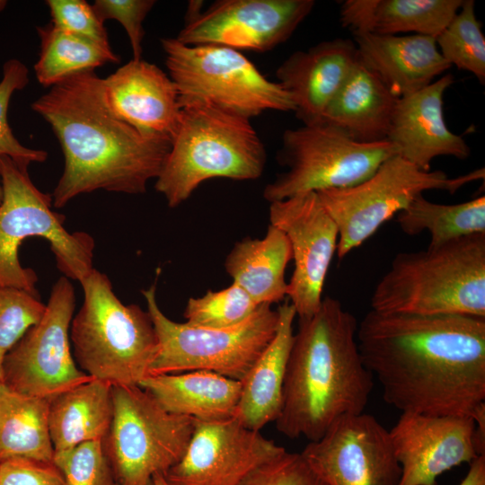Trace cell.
Masks as SVG:
<instances>
[{
    "label": "cell",
    "instance_id": "1",
    "mask_svg": "<svg viewBox=\"0 0 485 485\" xmlns=\"http://www.w3.org/2000/svg\"><path fill=\"white\" fill-rule=\"evenodd\" d=\"M357 341L384 400L401 413L473 418L485 406V318L371 310Z\"/></svg>",
    "mask_w": 485,
    "mask_h": 485
},
{
    "label": "cell",
    "instance_id": "2",
    "mask_svg": "<svg viewBox=\"0 0 485 485\" xmlns=\"http://www.w3.org/2000/svg\"><path fill=\"white\" fill-rule=\"evenodd\" d=\"M31 109L50 125L65 157L64 172L51 194L56 208L98 190L146 192L171 149V139L146 137L113 113L103 79L94 70L51 86Z\"/></svg>",
    "mask_w": 485,
    "mask_h": 485
},
{
    "label": "cell",
    "instance_id": "3",
    "mask_svg": "<svg viewBox=\"0 0 485 485\" xmlns=\"http://www.w3.org/2000/svg\"><path fill=\"white\" fill-rule=\"evenodd\" d=\"M357 330L355 316L330 296L311 317L299 319L275 420L278 432L316 441L339 418L364 411L374 376L360 355Z\"/></svg>",
    "mask_w": 485,
    "mask_h": 485
},
{
    "label": "cell",
    "instance_id": "4",
    "mask_svg": "<svg viewBox=\"0 0 485 485\" xmlns=\"http://www.w3.org/2000/svg\"><path fill=\"white\" fill-rule=\"evenodd\" d=\"M373 311L485 318V234L401 252L377 283Z\"/></svg>",
    "mask_w": 485,
    "mask_h": 485
},
{
    "label": "cell",
    "instance_id": "5",
    "mask_svg": "<svg viewBox=\"0 0 485 485\" xmlns=\"http://www.w3.org/2000/svg\"><path fill=\"white\" fill-rule=\"evenodd\" d=\"M266 160L265 146L250 119L205 102H191L181 107L154 188L170 207H176L207 180L260 178Z\"/></svg>",
    "mask_w": 485,
    "mask_h": 485
},
{
    "label": "cell",
    "instance_id": "6",
    "mask_svg": "<svg viewBox=\"0 0 485 485\" xmlns=\"http://www.w3.org/2000/svg\"><path fill=\"white\" fill-rule=\"evenodd\" d=\"M80 284L84 302L69 331L78 367L112 386L139 385L158 349L148 312L124 304L107 275L95 269Z\"/></svg>",
    "mask_w": 485,
    "mask_h": 485
},
{
    "label": "cell",
    "instance_id": "7",
    "mask_svg": "<svg viewBox=\"0 0 485 485\" xmlns=\"http://www.w3.org/2000/svg\"><path fill=\"white\" fill-rule=\"evenodd\" d=\"M28 166L0 156V287L18 288L40 297L37 274L19 260L22 243L33 236L48 240L57 269L66 278L81 282L93 269L94 240L87 233L65 228V216L52 209L51 194L34 185Z\"/></svg>",
    "mask_w": 485,
    "mask_h": 485
},
{
    "label": "cell",
    "instance_id": "8",
    "mask_svg": "<svg viewBox=\"0 0 485 485\" xmlns=\"http://www.w3.org/2000/svg\"><path fill=\"white\" fill-rule=\"evenodd\" d=\"M141 292L158 341L148 375L203 370L242 382L278 329L271 304L259 305L235 326L206 328L169 319L157 304L155 284Z\"/></svg>",
    "mask_w": 485,
    "mask_h": 485
},
{
    "label": "cell",
    "instance_id": "9",
    "mask_svg": "<svg viewBox=\"0 0 485 485\" xmlns=\"http://www.w3.org/2000/svg\"><path fill=\"white\" fill-rule=\"evenodd\" d=\"M181 107L205 102L251 119L267 110L295 112L291 95L269 80L241 51L218 45H185L161 39Z\"/></svg>",
    "mask_w": 485,
    "mask_h": 485
},
{
    "label": "cell",
    "instance_id": "10",
    "mask_svg": "<svg viewBox=\"0 0 485 485\" xmlns=\"http://www.w3.org/2000/svg\"><path fill=\"white\" fill-rule=\"evenodd\" d=\"M113 418L101 441L117 485H154L183 457L195 419L170 413L139 385L112 386Z\"/></svg>",
    "mask_w": 485,
    "mask_h": 485
},
{
    "label": "cell",
    "instance_id": "11",
    "mask_svg": "<svg viewBox=\"0 0 485 485\" xmlns=\"http://www.w3.org/2000/svg\"><path fill=\"white\" fill-rule=\"evenodd\" d=\"M394 154L387 139L358 142L324 120L287 129L278 154L287 171L265 187L263 196L270 203L304 192L349 188Z\"/></svg>",
    "mask_w": 485,
    "mask_h": 485
},
{
    "label": "cell",
    "instance_id": "12",
    "mask_svg": "<svg viewBox=\"0 0 485 485\" xmlns=\"http://www.w3.org/2000/svg\"><path fill=\"white\" fill-rule=\"evenodd\" d=\"M484 177V168L456 177L439 170L425 172L394 154L364 181L317 194L337 226L336 251L343 259L424 191L436 190L454 194Z\"/></svg>",
    "mask_w": 485,
    "mask_h": 485
},
{
    "label": "cell",
    "instance_id": "13",
    "mask_svg": "<svg viewBox=\"0 0 485 485\" xmlns=\"http://www.w3.org/2000/svg\"><path fill=\"white\" fill-rule=\"evenodd\" d=\"M75 289L65 276L53 285L41 318L5 354L1 382L22 394L51 400L88 381L73 356Z\"/></svg>",
    "mask_w": 485,
    "mask_h": 485
},
{
    "label": "cell",
    "instance_id": "14",
    "mask_svg": "<svg viewBox=\"0 0 485 485\" xmlns=\"http://www.w3.org/2000/svg\"><path fill=\"white\" fill-rule=\"evenodd\" d=\"M325 485H399L389 430L364 412L339 418L300 453Z\"/></svg>",
    "mask_w": 485,
    "mask_h": 485
},
{
    "label": "cell",
    "instance_id": "15",
    "mask_svg": "<svg viewBox=\"0 0 485 485\" xmlns=\"http://www.w3.org/2000/svg\"><path fill=\"white\" fill-rule=\"evenodd\" d=\"M314 5L313 0H219L186 21L176 39L266 52L287 41Z\"/></svg>",
    "mask_w": 485,
    "mask_h": 485
},
{
    "label": "cell",
    "instance_id": "16",
    "mask_svg": "<svg viewBox=\"0 0 485 485\" xmlns=\"http://www.w3.org/2000/svg\"><path fill=\"white\" fill-rule=\"evenodd\" d=\"M270 225L287 237L295 268L287 297L299 319L320 307L326 275L337 251L338 229L315 191L270 202Z\"/></svg>",
    "mask_w": 485,
    "mask_h": 485
},
{
    "label": "cell",
    "instance_id": "17",
    "mask_svg": "<svg viewBox=\"0 0 485 485\" xmlns=\"http://www.w3.org/2000/svg\"><path fill=\"white\" fill-rule=\"evenodd\" d=\"M284 451L234 418L195 419L183 457L163 476L170 485H240L256 468Z\"/></svg>",
    "mask_w": 485,
    "mask_h": 485
},
{
    "label": "cell",
    "instance_id": "18",
    "mask_svg": "<svg viewBox=\"0 0 485 485\" xmlns=\"http://www.w3.org/2000/svg\"><path fill=\"white\" fill-rule=\"evenodd\" d=\"M475 421L468 416L401 413L389 430L401 466L399 485H436V479L480 456Z\"/></svg>",
    "mask_w": 485,
    "mask_h": 485
},
{
    "label": "cell",
    "instance_id": "19",
    "mask_svg": "<svg viewBox=\"0 0 485 485\" xmlns=\"http://www.w3.org/2000/svg\"><path fill=\"white\" fill-rule=\"evenodd\" d=\"M454 83L451 74L443 75L423 89L398 98L387 140L395 154L428 172L438 156L466 159L471 150L463 137L452 132L443 114V97Z\"/></svg>",
    "mask_w": 485,
    "mask_h": 485
},
{
    "label": "cell",
    "instance_id": "20",
    "mask_svg": "<svg viewBox=\"0 0 485 485\" xmlns=\"http://www.w3.org/2000/svg\"><path fill=\"white\" fill-rule=\"evenodd\" d=\"M103 86L117 117L146 137L172 140L181 107L174 83L160 67L132 59L103 79Z\"/></svg>",
    "mask_w": 485,
    "mask_h": 485
},
{
    "label": "cell",
    "instance_id": "21",
    "mask_svg": "<svg viewBox=\"0 0 485 485\" xmlns=\"http://www.w3.org/2000/svg\"><path fill=\"white\" fill-rule=\"evenodd\" d=\"M357 59L355 42L338 38L294 52L278 67V83L291 95L304 125L322 120Z\"/></svg>",
    "mask_w": 485,
    "mask_h": 485
},
{
    "label": "cell",
    "instance_id": "22",
    "mask_svg": "<svg viewBox=\"0 0 485 485\" xmlns=\"http://www.w3.org/2000/svg\"><path fill=\"white\" fill-rule=\"evenodd\" d=\"M353 36L358 59L397 98L423 89L451 66L439 52L436 38L430 36Z\"/></svg>",
    "mask_w": 485,
    "mask_h": 485
},
{
    "label": "cell",
    "instance_id": "23",
    "mask_svg": "<svg viewBox=\"0 0 485 485\" xmlns=\"http://www.w3.org/2000/svg\"><path fill=\"white\" fill-rule=\"evenodd\" d=\"M276 334L242 381L234 419L244 427L259 430L275 421L282 407L287 364L294 339L296 316L289 301L278 309Z\"/></svg>",
    "mask_w": 485,
    "mask_h": 485
},
{
    "label": "cell",
    "instance_id": "24",
    "mask_svg": "<svg viewBox=\"0 0 485 485\" xmlns=\"http://www.w3.org/2000/svg\"><path fill=\"white\" fill-rule=\"evenodd\" d=\"M166 411L201 421L234 417L242 382L197 370L148 375L139 384Z\"/></svg>",
    "mask_w": 485,
    "mask_h": 485
},
{
    "label": "cell",
    "instance_id": "25",
    "mask_svg": "<svg viewBox=\"0 0 485 485\" xmlns=\"http://www.w3.org/2000/svg\"><path fill=\"white\" fill-rule=\"evenodd\" d=\"M463 0H347L340 22L353 35L412 34L436 38Z\"/></svg>",
    "mask_w": 485,
    "mask_h": 485
},
{
    "label": "cell",
    "instance_id": "26",
    "mask_svg": "<svg viewBox=\"0 0 485 485\" xmlns=\"http://www.w3.org/2000/svg\"><path fill=\"white\" fill-rule=\"evenodd\" d=\"M397 100L383 81L357 59L322 120L358 142L386 140Z\"/></svg>",
    "mask_w": 485,
    "mask_h": 485
},
{
    "label": "cell",
    "instance_id": "27",
    "mask_svg": "<svg viewBox=\"0 0 485 485\" xmlns=\"http://www.w3.org/2000/svg\"><path fill=\"white\" fill-rule=\"evenodd\" d=\"M113 418L112 385L91 378L52 398L48 429L54 453L102 441Z\"/></svg>",
    "mask_w": 485,
    "mask_h": 485
},
{
    "label": "cell",
    "instance_id": "28",
    "mask_svg": "<svg viewBox=\"0 0 485 485\" xmlns=\"http://www.w3.org/2000/svg\"><path fill=\"white\" fill-rule=\"evenodd\" d=\"M292 260L286 234L269 225L262 239L247 237L234 243L225 268L233 283L242 287L258 304L281 302L287 295L285 271Z\"/></svg>",
    "mask_w": 485,
    "mask_h": 485
},
{
    "label": "cell",
    "instance_id": "29",
    "mask_svg": "<svg viewBox=\"0 0 485 485\" xmlns=\"http://www.w3.org/2000/svg\"><path fill=\"white\" fill-rule=\"evenodd\" d=\"M49 401L17 392L0 381V463L14 458L53 462Z\"/></svg>",
    "mask_w": 485,
    "mask_h": 485
},
{
    "label": "cell",
    "instance_id": "30",
    "mask_svg": "<svg viewBox=\"0 0 485 485\" xmlns=\"http://www.w3.org/2000/svg\"><path fill=\"white\" fill-rule=\"evenodd\" d=\"M396 220L408 235L428 232V248L439 247L465 236L485 234V197L445 205L419 195L397 214Z\"/></svg>",
    "mask_w": 485,
    "mask_h": 485
},
{
    "label": "cell",
    "instance_id": "31",
    "mask_svg": "<svg viewBox=\"0 0 485 485\" xmlns=\"http://www.w3.org/2000/svg\"><path fill=\"white\" fill-rule=\"evenodd\" d=\"M37 31L40 51L34 70L38 82L44 86H53L74 74L120 60L110 45L64 31L52 23L38 27Z\"/></svg>",
    "mask_w": 485,
    "mask_h": 485
},
{
    "label": "cell",
    "instance_id": "32",
    "mask_svg": "<svg viewBox=\"0 0 485 485\" xmlns=\"http://www.w3.org/2000/svg\"><path fill=\"white\" fill-rule=\"evenodd\" d=\"M442 57L450 66L485 82V37L475 13L473 0H463L460 9L436 38Z\"/></svg>",
    "mask_w": 485,
    "mask_h": 485
},
{
    "label": "cell",
    "instance_id": "33",
    "mask_svg": "<svg viewBox=\"0 0 485 485\" xmlns=\"http://www.w3.org/2000/svg\"><path fill=\"white\" fill-rule=\"evenodd\" d=\"M258 304L238 285L208 290L200 297H190L183 313L186 322L198 327L229 328L249 318Z\"/></svg>",
    "mask_w": 485,
    "mask_h": 485
},
{
    "label": "cell",
    "instance_id": "34",
    "mask_svg": "<svg viewBox=\"0 0 485 485\" xmlns=\"http://www.w3.org/2000/svg\"><path fill=\"white\" fill-rule=\"evenodd\" d=\"M29 83V70L20 60L13 58L4 62L0 81V156L30 165L43 163L48 158L44 150L31 149L22 145L14 137L7 120V111L13 93L22 90Z\"/></svg>",
    "mask_w": 485,
    "mask_h": 485
},
{
    "label": "cell",
    "instance_id": "35",
    "mask_svg": "<svg viewBox=\"0 0 485 485\" xmlns=\"http://www.w3.org/2000/svg\"><path fill=\"white\" fill-rule=\"evenodd\" d=\"M53 463L63 473L67 485L115 484L101 441L86 442L54 453Z\"/></svg>",
    "mask_w": 485,
    "mask_h": 485
},
{
    "label": "cell",
    "instance_id": "36",
    "mask_svg": "<svg viewBox=\"0 0 485 485\" xmlns=\"http://www.w3.org/2000/svg\"><path fill=\"white\" fill-rule=\"evenodd\" d=\"M40 298L24 290L0 287V348L9 350L43 315Z\"/></svg>",
    "mask_w": 485,
    "mask_h": 485
},
{
    "label": "cell",
    "instance_id": "37",
    "mask_svg": "<svg viewBox=\"0 0 485 485\" xmlns=\"http://www.w3.org/2000/svg\"><path fill=\"white\" fill-rule=\"evenodd\" d=\"M51 22L64 31L109 46L107 30L84 0H48Z\"/></svg>",
    "mask_w": 485,
    "mask_h": 485
},
{
    "label": "cell",
    "instance_id": "38",
    "mask_svg": "<svg viewBox=\"0 0 485 485\" xmlns=\"http://www.w3.org/2000/svg\"><path fill=\"white\" fill-rule=\"evenodd\" d=\"M240 485H325L300 453L287 450L256 468Z\"/></svg>",
    "mask_w": 485,
    "mask_h": 485
},
{
    "label": "cell",
    "instance_id": "39",
    "mask_svg": "<svg viewBox=\"0 0 485 485\" xmlns=\"http://www.w3.org/2000/svg\"><path fill=\"white\" fill-rule=\"evenodd\" d=\"M154 0H96L92 4L98 18L116 20L125 29L132 48L133 59H142L145 35L143 22L154 5Z\"/></svg>",
    "mask_w": 485,
    "mask_h": 485
},
{
    "label": "cell",
    "instance_id": "40",
    "mask_svg": "<svg viewBox=\"0 0 485 485\" xmlns=\"http://www.w3.org/2000/svg\"><path fill=\"white\" fill-rule=\"evenodd\" d=\"M0 485H67L53 462L14 458L0 463Z\"/></svg>",
    "mask_w": 485,
    "mask_h": 485
},
{
    "label": "cell",
    "instance_id": "41",
    "mask_svg": "<svg viewBox=\"0 0 485 485\" xmlns=\"http://www.w3.org/2000/svg\"><path fill=\"white\" fill-rule=\"evenodd\" d=\"M459 485H485V455L476 457Z\"/></svg>",
    "mask_w": 485,
    "mask_h": 485
},
{
    "label": "cell",
    "instance_id": "42",
    "mask_svg": "<svg viewBox=\"0 0 485 485\" xmlns=\"http://www.w3.org/2000/svg\"><path fill=\"white\" fill-rule=\"evenodd\" d=\"M154 485H170L166 481L163 474H162V473H157V474L154 475Z\"/></svg>",
    "mask_w": 485,
    "mask_h": 485
},
{
    "label": "cell",
    "instance_id": "43",
    "mask_svg": "<svg viewBox=\"0 0 485 485\" xmlns=\"http://www.w3.org/2000/svg\"><path fill=\"white\" fill-rule=\"evenodd\" d=\"M7 350L0 348V381L2 380L3 376V363L4 359V356L6 354Z\"/></svg>",
    "mask_w": 485,
    "mask_h": 485
},
{
    "label": "cell",
    "instance_id": "44",
    "mask_svg": "<svg viewBox=\"0 0 485 485\" xmlns=\"http://www.w3.org/2000/svg\"><path fill=\"white\" fill-rule=\"evenodd\" d=\"M7 2L4 0H0V12H2L6 6Z\"/></svg>",
    "mask_w": 485,
    "mask_h": 485
},
{
    "label": "cell",
    "instance_id": "45",
    "mask_svg": "<svg viewBox=\"0 0 485 485\" xmlns=\"http://www.w3.org/2000/svg\"><path fill=\"white\" fill-rule=\"evenodd\" d=\"M2 198H3V190H2V185H1V181H0V204L2 202Z\"/></svg>",
    "mask_w": 485,
    "mask_h": 485
},
{
    "label": "cell",
    "instance_id": "46",
    "mask_svg": "<svg viewBox=\"0 0 485 485\" xmlns=\"http://www.w3.org/2000/svg\"><path fill=\"white\" fill-rule=\"evenodd\" d=\"M114 485H117L116 483Z\"/></svg>",
    "mask_w": 485,
    "mask_h": 485
}]
</instances>
